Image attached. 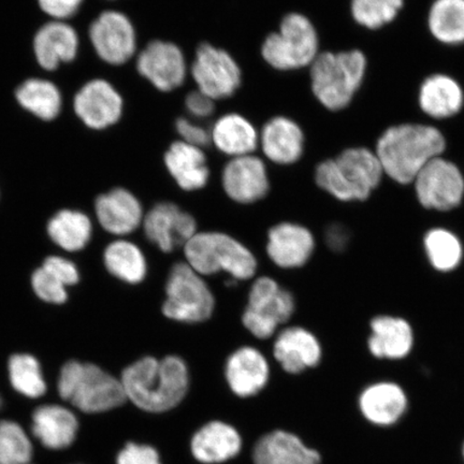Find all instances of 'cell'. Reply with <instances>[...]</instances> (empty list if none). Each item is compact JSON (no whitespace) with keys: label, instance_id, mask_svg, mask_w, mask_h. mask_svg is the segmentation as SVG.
Wrapping results in <instances>:
<instances>
[{"label":"cell","instance_id":"f35d334b","mask_svg":"<svg viewBox=\"0 0 464 464\" xmlns=\"http://www.w3.org/2000/svg\"><path fill=\"white\" fill-rule=\"evenodd\" d=\"M32 287L34 294L48 304H63L68 299L66 286L56 276L44 269L43 266L34 272Z\"/></svg>","mask_w":464,"mask_h":464},{"label":"cell","instance_id":"60d3db41","mask_svg":"<svg viewBox=\"0 0 464 464\" xmlns=\"http://www.w3.org/2000/svg\"><path fill=\"white\" fill-rule=\"evenodd\" d=\"M43 268L56 276L66 287L75 285L80 280L77 266H75L72 261L61 256L46 258Z\"/></svg>","mask_w":464,"mask_h":464},{"label":"cell","instance_id":"83f0119b","mask_svg":"<svg viewBox=\"0 0 464 464\" xmlns=\"http://www.w3.org/2000/svg\"><path fill=\"white\" fill-rule=\"evenodd\" d=\"M165 164L179 187L184 190L205 188L210 177L202 150L182 141L171 144L165 155Z\"/></svg>","mask_w":464,"mask_h":464},{"label":"cell","instance_id":"1f68e13d","mask_svg":"<svg viewBox=\"0 0 464 464\" xmlns=\"http://www.w3.org/2000/svg\"><path fill=\"white\" fill-rule=\"evenodd\" d=\"M107 270L119 280L138 284L147 276L148 265L141 249L130 241L112 242L103 255Z\"/></svg>","mask_w":464,"mask_h":464},{"label":"cell","instance_id":"e0dca14e","mask_svg":"<svg viewBox=\"0 0 464 464\" xmlns=\"http://www.w3.org/2000/svg\"><path fill=\"white\" fill-rule=\"evenodd\" d=\"M266 252L283 269L300 268L314 251L315 242L309 229L297 224L281 223L271 228Z\"/></svg>","mask_w":464,"mask_h":464},{"label":"cell","instance_id":"30bf717a","mask_svg":"<svg viewBox=\"0 0 464 464\" xmlns=\"http://www.w3.org/2000/svg\"><path fill=\"white\" fill-rule=\"evenodd\" d=\"M414 182L417 198L426 208L450 211L462 201V174L456 165L440 156L422 168Z\"/></svg>","mask_w":464,"mask_h":464},{"label":"cell","instance_id":"f1b7e54d","mask_svg":"<svg viewBox=\"0 0 464 464\" xmlns=\"http://www.w3.org/2000/svg\"><path fill=\"white\" fill-rule=\"evenodd\" d=\"M211 139L219 150L232 158L251 155L259 141L251 121L239 114L222 116L213 127Z\"/></svg>","mask_w":464,"mask_h":464},{"label":"cell","instance_id":"52a82bcc","mask_svg":"<svg viewBox=\"0 0 464 464\" xmlns=\"http://www.w3.org/2000/svg\"><path fill=\"white\" fill-rule=\"evenodd\" d=\"M265 61L278 71H292L312 65L318 56V37L307 17L290 14L284 17L280 31L271 34L261 48Z\"/></svg>","mask_w":464,"mask_h":464},{"label":"cell","instance_id":"b9f144b4","mask_svg":"<svg viewBox=\"0 0 464 464\" xmlns=\"http://www.w3.org/2000/svg\"><path fill=\"white\" fill-rule=\"evenodd\" d=\"M176 127L184 143L202 149L212 141L211 132H208L205 127L196 124L188 119H179Z\"/></svg>","mask_w":464,"mask_h":464},{"label":"cell","instance_id":"74e56055","mask_svg":"<svg viewBox=\"0 0 464 464\" xmlns=\"http://www.w3.org/2000/svg\"><path fill=\"white\" fill-rule=\"evenodd\" d=\"M403 0H352V14L358 24L381 28L394 20Z\"/></svg>","mask_w":464,"mask_h":464},{"label":"cell","instance_id":"ba28073f","mask_svg":"<svg viewBox=\"0 0 464 464\" xmlns=\"http://www.w3.org/2000/svg\"><path fill=\"white\" fill-rule=\"evenodd\" d=\"M165 316L179 323L206 322L216 307L214 295L203 278L187 263L174 265L166 284Z\"/></svg>","mask_w":464,"mask_h":464},{"label":"cell","instance_id":"6da1fadb","mask_svg":"<svg viewBox=\"0 0 464 464\" xmlns=\"http://www.w3.org/2000/svg\"><path fill=\"white\" fill-rule=\"evenodd\" d=\"M126 398L150 413H164L181 403L189 387L187 363L178 356L144 357L121 377Z\"/></svg>","mask_w":464,"mask_h":464},{"label":"cell","instance_id":"5b68a950","mask_svg":"<svg viewBox=\"0 0 464 464\" xmlns=\"http://www.w3.org/2000/svg\"><path fill=\"white\" fill-rule=\"evenodd\" d=\"M188 264L200 276L227 272L236 281L256 274L257 261L247 247L219 232H197L184 246Z\"/></svg>","mask_w":464,"mask_h":464},{"label":"cell","instance_id":"7a4b0ae2","mask_svg":"<svg viewBox=\"0 0 464 464\" xmlns=\"http://www.w3.org/2000/svg\"><path fill=\"white\" fill-rule=\"evenodd\" d=\"M445 150V139L434 127L403 124L387 130L377 142L382 171L400 184L414 182L429 161Z\"/></svg>","mask_w":464,"mask_h":464},{"label":"cell","instance_id":"603a6c76","mask_svg":"<svg viewBox=\"0 0 464 464\" xmlns=\"http://www.w3.org/2000/svg\"><path fill=\"white\" fill-rule=\"evenodd\" d=\"M190 446L197 460L207 464L222 463L239 454L242 439L228 423L211 421L196 432Z\"/></svg>","mask_w":464,"mask_h":464},{"label":"cell","instance_id":"c3c4849f","mask_svg":"<svg viewBox=\"0 0 464 464\" xmlns=\"http://www.w3.org/2000/svg\"><path fill=\"white\" fill-rule=\"evenodd\" d=\"M463 456H464V446H463Z\"/></svg>","mask_w":464,"mask_h":464},{"label":"cell","instance_id":"8992f818","mask_svg":"<svg viewBox=\"0 0 464 464\" xmlns=\"http://www.w3.org/2000/svg\"><path fill=\"white\" fill-rule=\"evenodd\" d=\"M367 60L361 51L324 53L312 63V90L323 106L333 111L350 104L361 86Z\"/></svg>","mask_w":464,"mask_h":464},{"label":"cell","instance_id":"7402d4cb","mask_svg":"<svg viewBox=\"0 0 464 464\" xmlns=\"http://www.w3.org/2000/svg\"><path fill=\"white\" fill-rule=\"evenodd\" d=\"M278 363L290 374H298L316 367L321 362L322 348L314 334L301 327L283 330L274 347Z\"/></svg>","mask_w":464,"mask_h":464},{"label":"cell","instance_id":"5bb4252c","mask_svg":"<svg viewBox=\"0 0 464 464\" xmlns=\"http://www.w3.org/2000/svg\"><path fill=\"white\" fill-rule=\"evenodd\" d=\"M138 72L156 89L170 92L181 86L187 78V62L183 52L171 43H150L137 62Z\"/></svg>","mask_w":464,"mask_h":464},{"label":"cell","instance_id":"e575fe53","mask_svg":"<svg viewBox=\"0 0 464 464\" xmlns=\"http://www.w3.org/2000/svg\"><path fill=\"white\" fill-rule=\"evenodd\" d=\"M11 385L16 392L29 399L43 397L46 392L42 365L29 353H14L8 362Z\"/></svg>","mask_w":464,"mask_h":464},{"label":"cell","instance_id":"8fae6325","mask_svg":"<svg viewBox=\"0 0 464 464\" xmlns=\"http://www.w3.org/2000/svg\"><path fill=\"white\" fill-rule=\"evenodd\" d=\"M191 74L198 90L214 101L234 95L241 84L240 67L234 58L208 44L197 50Z\"/></svg>","mask_w":464,"mask_h":464},{"label":"cell","instance_id":"2e32d148","mask_svg":"<svg viewBox=\"0 0 464 464\" xmlns=\"http://www.w3.org/2000/svg\"><path fill=\"white\" fill-rule=\"evenodd\" d=\"M222 182L229 198L239 203L256 202L269 191L264 161L253 155L232 159L224 168Z\"/></svg>","mask_w":464,"mask_h":464},{"label":"cell","instance_id":"f6af8a7d","mask_svg":"<svg viewBox=\"0 0 464 464\" xmlns=\"http://www.w3.org/2000/svg\"><path fill=\"white\" fill-rule=\"evenodd\" d=\"M347 234L343 227L334 225L330 227L327 232V242L330 247L336 249H343L347 243Z\"/></svg>","mask_w":464,"mask_h":464},{"label":"cell","instance_id":"4fadbf2b","mask_svg":"<svg viewBox=\"0 0 464 464\" xmlns=\"http://www.w3.org/2000/svg\"><path fill=\"white\" fill-rule=\"evenodd\" d=\"M144 234L160 251L171 253L197 234V224L189 213L172 202H160L145 216Z\"/></svg>","mask_w":464,"mask_h":464},{"label":"cell","instance_id":"44dd1931","mask_svg":"<svg viewBox=\"0 0 464 464\" xmlns=\"http://www.w3.org/2000/svg\"><path fill=\"white\" fill-rule=\"evenodd\" d=\"M359 408L369 422L390 427L402 419L408 409V398L402 388L394 382H376L362 392Z\"/></svg>","mask_w":464,"mask_h":464},{"label":"cell","instance_id":"836d02e7","mask_svg":"<svg viewBox=\"0 0 464 464\" xmlns=\"http://www.w3.org/2000/svg\"><path fill=\"white\" fill-rule=\"evenodd\" d=\"M429 27L440 43H464V0H437L429 14Z\"/></svg>","mask_w":464,"mask_h":464},{"label":"cell","instance_id":"f546056e","mask_svg":"<svg viewBox=\"0 0 464 464\" xmlns=\"http://www.w3.org/2000/svg\"><path fill=\"white\" fill-rule=\"evenodd\" d=\"M420 104L422 111L434 119L450 118L463 106V92L448 75H432L421 85Z\"/></svg>","mask_w":464,"mask_h":464},{"label":"cell","instance_id":"7dc6e473","mask_svg":"<svg viewBox=\"0 0 464 464\" xmlns=\"http://www.w3.org/2000/svg\"><path fill=\"white\" fill-rule=\"evenodd\" d=\"M23 464H31V462H29V463H23Z\"/></svg>","mask_w":464,"mask_h":464},{"label":"cell","instance_id":"9a60e30c","mask_svg":"<svg viewBox=\"0 0 464 464\" xmlns=\"http://www.w3.org/2000/svg\"><path fill=\"white\" fill-rule=\"evenodd\" d=\"M74 112L86 126L103 130L116 123L123 111V101L114 87L104 80H92L74 97Z\"/></svg>","mask_w":464,"mask_h":464},{"label":"cell","instance_id":"4316f807","mask_svg":"<svg viewBox=\"0 0 464 464\" xmlns=\"http://www.w3.org/2000/svg\"><path fill=\"white\" fill-rule=\"evenodd\" d=\"M372 334L369 339L370 353L376 358L396 361L409 355L413 347V330L402 318L375 317L371 322Z\"/></svg>","mask_w":464,"mask_h":464},{"label":"cell","instance_id":"4dcf8cb0","mask_svg":"<svg viewBox=\"0 0 464 464\" xmlns=\"http://www.w3.org/2000/svg\"><path fill=\"white\" fill-rule=\"evenodd\" d=\"M92 231L91 219L79 211H60L48 224L51 240L67 252L83 249L91 240Z\"/></svg>","mask_w":464,"mask_h":464},{"label":"cell","instance_id":"d4e9b609","mask_svg":"<svg viewBox=\"0 0 464 464\" xmlns=\"http://www.w3.org/2000/svg\"><path fill=\"white\" fill-rule=\"evenodd\" d=\"M253 459L255 464H321L318 451L307 448L297 435L281 430L258 440Z\"/></svg>","mask_w":464,"mask_h":464},{"label":"cell","instance_id":"9c48e42d","mask_svg":"<svg viewBox=\"0 0 464 464\" xmlns=\"http://www.w3.org/2000/svg\"><path fill=\"white\" fill-rule=\"evenodd\" d=\"M295 311V300L288 290L270 277H259L249 292L242 322L256 338H271L280 324L288 322Z\"/></svg>","mask_w":464,"mask_h":464},{"label":"cell","instance_id":"ee69618b","mask_svg":"<svg viewBox=\"0 0 464 464\" xmlns=\"http://www.w3.org/2000/svg\"><path fill=\"white\" fill-rule=\"evenodd\" d=\"M214 100L206 94H203L199 90L189 92L185 100V106H187L188 111L190 115H193L196 119H206L210 116L216 104Z\"/></svg>","mask_w":464,"mask_h":464},{"label":"cell","instance_id":"ffe728a7","mask_svg":"<svg viewBox=\"0 0 464 464\" xmlns=\"http://www.w3.org/2000/svg\"><path fill=\"white\" fill-rule=\"evenodd\" d=\"M269 364L256 348L241 347L231 353L226 363V380L237 396H255L269 380Z\"/></svg>","mask_w":464,"mask_h":464},{"label":"cell","instance_id":"d6986e66","mask_svg":"<svg viewBox=\"0 0 464 464\" xmlns=\"http://www.w3.org/2000/svg\"><path fill=\"white\" fill-rule=\"evenodd\" d=\"M95 211L102 227L115 236L131 234L143 220L140 202L124 188H115L98 197Z\"/></svg>","mask_w":464,"mask_h":464},{"label":"cell","instance_id":"8d00e7d4","mask_svg":"<svg viewBox=\"0 0 464 464\" xmlns=\"http://www.w3.org/2000/svg\"><path fill=\"white\" fill-rule=\"evenodd\" d=\"M34 449L24 429L14 420H0V464H23L32 460Z\"/></svg>","mask_w":464,"mask_h":464},{"label":"cell","instance_id":"7c38bea8","mask_svg":"<svg viewBox=\"0 0 464 464\" xmlns=\"http://www.w3.org/2000/svg\"><path fill=\"white\" fill-rule=\"evenodd\" d=\"M90 38L98 56L111 65L130 61L136 52V33L129 17L106 11L90 28Z\"/></svg>","mask_w":464,"mask_h":464},{"label":"cell","instance_id":"3957f363","mask_svg":"<svg viewBox=\"0 0 464 464\" xmlns=\"http://www.w3.org/2000/svg\"><path fill=\"white\" fill-rule=\"evenodd\" d=\"M57 392L63 400L86 414L118 409L127 400L121 380L94 363L77 361L63 365Z\"/></svg>","mask_w":464,"mask_h":464},{"label":"cell","instance_id":"cb8c5ba5","mask_svg":"<svg viewBox=\"0 0 464 464\" xmlns=\"http://www.w3.org/2000/svg\"><path fill=\"white\" fill-rule=\"evenodd\" d=\"M259 141L265 155L280 165L298 161L304 152V132L293 120L278 116L261 130Z\"/></svg>","mask_w":464,"mask_h":464},{"label":"cell","instance_id":"484cf974","mask_svg":"<svg viewBox=\"0 0 464 464\" xmlns=\"http://www.w3.org/2000/svg\"><path fill=\"white\" fill-rule=\"evenodd\" d=\"M78 34L72 26L51 22L39 29L34 40L37 62L45 71H55L61 63H69L77 56Z\"/></svg>","mask_w":464,"mask_h":464},{"label":"cell","instance_id":"7bdbcfd3","mask_svg":"<svg viewBox=\"0 0 464 464\" xmlns=\"http://www.w3.org/2000/svg\"><path fill=\"white\" fill-rule=\"evenodd\" d=\"M40 8L57 20L68 19L78 13L83 0H38Z\"/></svg>","mask_w":464,"mask_h":464},{"label":"cell","instance_id":"ac0fdd59","mask_svg":"<svg viewBox=\"0 0 464 464\" xmlns=\"http://www.w3.org/2000/svg\"><path fill=\"white\" fill-rule=\"evenodd\" d=\"M79 431V421L71 410L58 404H44L34 411L32 432L45 449L71 448Z\"/></svg>","mask_w":464,"mask_h":464},{"label":"cell","instance_id":"ab89813d","mask_svg":"<svg viewBox=\"0 0 464 464\" xmlns=\"http://www.w3.org/2000/svg\"><path fill=\"white\" fill-rule=\"evenodd\" d=\"M116 464H161L158 450L152 446L129 443L119 452Z\"/></svg>","mask_w":464,"mask_h":464},{"label":"cell","instance_id":"bcb514c9","mask_svg":"<svg viewBox=\"0 0 464 464\" xmlns=\"http://www.w3.org/2000/svg\"><path fill=\"white\" fill-rule=\"evenodd\" d=\"M2 404H3V400H2V397H0V408H2Z\"/></svg>","mask_w":464,"mask_h":464},{"label":"cell","instance_id":"277c9868","mask_svg":"<svg viewBox=\"0 0 464 464\" xmlns=\"http://www.w3.org/2000/svg\"><path fill=\"white\" fill-rule=\"evenodd\" d=\"M382 168L368 149H348L338 158L322 162L315 173L319 188L341 201L367 200L379 187Z\"/></svg>","mask_w":464,"mask_h":464},{"label":"cell","instance_id":"d590c367","mask_svg":"<svg viewBox=\"0 0 464 464\" xmlns=\"http://www.w3.org/2000/svg\"><path fill=\"white\" fill-rule=\"evenodd\" d=\"M425 248L435 269L449 272L457 268L462 259V246L458 237L445 229H432L425 237Z\"/></svg>","mask_w":464,"mask_h":464},{"label":"cell","instance_id":"d6a6232c","mask_svg":"<svg viewBox=\"0 0 464 464\" xmlns=\"http://www.w3.org/2000/svg\"><path fill=\"white\" fill-rule=\"evenodd\" d=\"M15 96L23 108L39 119L52 121L61 112V92L50 81L29 79L17 89Z\"/></svg>","mask_w":464,"mask_h":464}]
</instances>
